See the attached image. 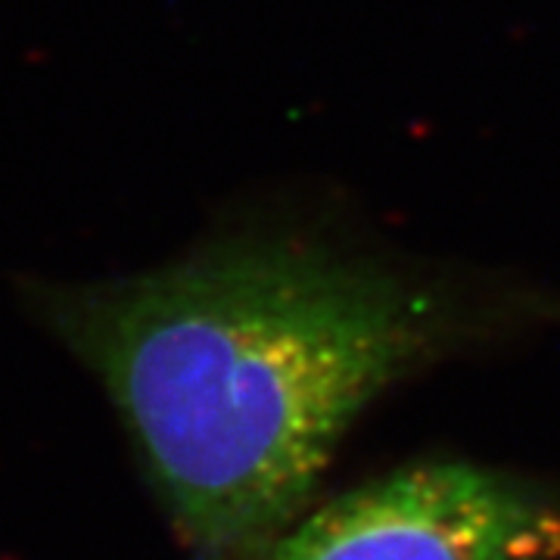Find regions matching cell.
<instances>
[{"label":"cell","mask_w":560,"mask_h":560,"mask_svg":"<svg viewBox=\"0 0 560 560\" xmlns=\"http://www.w3.org/2000/svg\"><path fill=\"white\" fill-rule=\"evenodd\" d=\"M101 381L194 560H261L389 386L551 318L521 283L300 231H234L113 280H28Z\"/></svg>","instance_id":"cell-1"},{"label":"cell","mask_w":560,"mask_h":560,"mask_svg":"<svg viewBox=\"0 0 560 560\" xmlns=\"http://www.w3.org/2000/svg\"><path fill=\"white\" fill-rule=\"evenodd\" d=\"M261 560H560V486L427 458L312 504Z\"/></svg>","instance_id":"cell-2"}]
</instances>
